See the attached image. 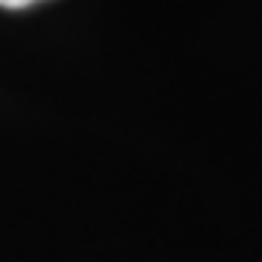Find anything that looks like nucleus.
I'll list each match as a JSON object with an SVG mask.
<instances>
[{
    "label": "nucleus",
    "instance_id": "1",
    "mask_svg": "<svg viewBox=\"0 0 262 262\" xmlns=\"http://www.w3.org/2000/svg\"><path fill=\"white\" fill-rule=\"evenodd\" d=\"M32 3H38V0H0L3 9H27V6H32Z\"/></svg>",
    "mask_w": 262,
    "mask_h": 262
}]
</instances>
